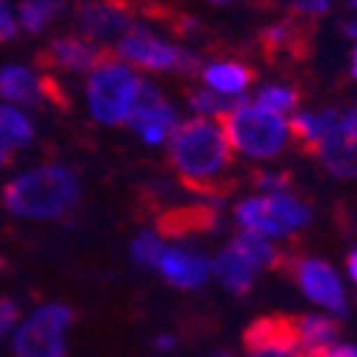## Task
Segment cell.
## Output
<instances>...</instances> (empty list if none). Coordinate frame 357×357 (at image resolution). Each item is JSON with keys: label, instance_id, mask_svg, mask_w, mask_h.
Wrapping results in <instances>:
<instances>
[{"label": "cell", "instance_id": "cell-21", "mask_svg": "<svg viewBox=\"0 0 357 357\" xmlns=\"http://www.w3.org/2000/svg\"><path fill=\"white\" fill-rule=\"evenodd\" d=\"M35 140V123L23 109L0 103V143H3L9 152L12 149H23Z\"/></svg>", "mask_w": 357, "mask_h": 357}, {"label": "cell", "instance_id": "cell-3", "mask_svg": "<svg viewBox=\"0 0 357 357\" xmlns=\"http://www.w3.org/2000/svg\"><path fill=\"white\" fill-rule=\"evenodd\" d=\"M226 140L234 155H243L249 160H272L278 158L291 140L289 117L272 114L255 103L237 100L231 112L220 121Z\"/></svg>", "mask_w": 357, "mask_h": 357}, {"label": "cell", "instance_id": "cell-13", "mask_svg": "<svg viewBox=\"0 0 357 357\" xmlns=\"http://www.w3.org/2000/svg\"><path fill=\"white\" fill-rule=\"evenodd\" d=\"M155 272L174 289H186L195 291L200 289L206 280H209V260H206L200 252L186 249V246H163L158 263H155Z\"/></svg>", "mask_w": 357, "mask_h": 357}, {"label": "cell", "instance_id": "cell-1", "mask_svg": "<svg viewBox=\"0 0 357 357\" xmlns=\"http://www.w3.org/2000/svg\"><path fill=\"white\" fill-rule=\"evenodd\" d=\"M166 146L172 169L195 192H212L231 169L234 152L226 140L220 121L192 117V121L177 123Z\"/></svg>", "mask_w": 357, "mask_h": 357}, {"label": "cell", "instance_id": "cell-36", "mask_svg": "<svg viewBox=\"0 0 357 357\" xmlns=\"http://www.w3.org/2000/svg\"><path fill=\"white\" fill-rule=\"evenodd\" d=\"M212 357H234V354H231V351H215Z\"/></svg>", "mask_w": 357, "mask_h": 357}, {"label": "cell", "instance_id": "cell-10", "mask_svg": "<svg viewBox=\"0 0 357 357\" xmlns=\"http://www.w3.org/2000/svg\"><path fill=\"white\" fill-rule=\"evenodd\" d=\"M357 112L354 106L337 112V123L335 129L329 132V137H326L314 152L320 158V163L329 169L335 177H351L354 169H357Z\"/></svg>", "mask_w": 357, "mask_h": 357}, {"label": "cell", "instance_id": "cell-15", "mask_svg": "<svg viewBox=\"0 0 357 357\" xmlns=\"http://www.w3.org/2000/svg\"><path fill=\"white\" fill-rule=\"evenodd\" d=\"M100 49L98 43L86 40L83 35H69V38H57L49 52H46V61L49 66H54L57 72H69V75H89L98 61H100Z\"/></svg>", "mask_w": 357, "mask_h": 357}, {"label": "cell", "instance_id": "cell-5", "mask_svg": "<svg viewBox=\"0 0 357 357\" xmlns=\"http://www.w3.org/2000/svg\"><path fill=\"white\" fill-rule=\"evenodd\" d=\"M234 220L241 231L275 243L303 231L312 220V209L297 195H291V189L275 195H249L234 206Z\"/></svg>", "mask_w": 357, "mask_h": 357}, {"label": "cell", "instance_id": "cell-29", "mask_svg": "<svg viewBox=\"0 0 357 357\" xmlns=\"http://www.w3.org/2000/svg\"><path fill=\"white\" fill-rule=\"evenodd\" d=\"M297 17H320L332 9V0H291Z\"/></svg>", "mask_w": 357, "mask_h": 357}, {"label": "cell", "instance_id": "cell-7", "mask_svg": "<svg viewBox=\"0 0 357 357\" xmlns=\"http://www.w3.org/2000/svg\"><path fill=\"white\" fill-rule=\"evenodd\" d=\"M114 43H117L114 46L117 61H123L132 69H143V72H195L197 69L195 54L183 52L181 46H174L172 40L155 32H149V29L132 26Z\"/></svg>", "mask_w": 357, "mask_h": 357}, {"label": "cell", "instance_id": "cell-19", "mask_svg": "<svg viewBox=\"0 0 357 357\" xmlns=\"http://www.w3.org/2000/svg\"><path fill=\"white\" fill-rule=\"evenodd\" d=\"M209 272H212V275L218 278V283H220L223 289H229L231 294H246V291H252L255 278H257V272L252 269V266H249L246 260L237 257L229 246H226L223 252H218V257L209 263Z\"/></svg>", "mask_w": 357, "mask_h": 357}, {"label": "cell", "instance_id": "cell-17", "mask_svg": "<svg viewBox=\"0 0 357 357\" xmlns=\"http://www.w3.org/2000/svg\"><path fill=\"white\" fill-rule=\"evenodd\" d=\"M200 80L206 89H212V92H218L229 100H237L252 86V69L241 61L223 57V61H212V63L200 66Z\"/></svg>", "mask_w": 357, "mask_h": 357}, {"label": "cell", "instance_id": "cell-14", "mask_svg": "<svg viewBox=\"0 0 357 357\" xmlns=\"http://www.w3.org/2000/svg\"><path fill=\"white\" fill-rule=\"evenodd\" d=\"M0 100L17 109L38 106L40 100H49V80L29 66L9 63L0 69Z\"/></svg>", "mask_w": 357, "mask_h": 357}, {"label": "cell", "instance_id": "cell-34", "mask_svg": "<svg viewBox=\"0 0 357 357\" xmlns=\"http://www.w3.org/2000/svg\"><path fill=\"white\" fill-rule=\"evenodd\" d=\"M206 3H215V6H226V3H237V0H206Z\"/></svg>", "mask_w": 357, "mask_h": 357}, {"label": "cell", "instance_id": "cell-30", "mask_svg": "<svg viewBox=\"0 0 357 357\" xmlns=\"http://www.w3.org/2000/svg\"><path fill=\"white\" fill-rule=\"evenodd\" d=\"M17 35V17H15V9L0 0V40H12Z\"/></svg>", "mask_w": 357, "mask_h": 357}, {"label": "cell", "instance_id": "cell-25", "mask_svg": "<svg viewBox=\"0 0 357 357\" xmlns=\"http://www.w3.org/2000/svg\"><path fill=\"white\" fill-rule=\"evenodd\" d=\"M166 241H163V234L158 231H143L135 237V243H132V257L137 266H143V269H155V263L163 252Z\"/></svg>", "mask_w": 357, "mask_h": 357}, {"label": "cell", "instance_id": "cell-28", "mask_svg": "<svg viewBox=\"0 0 357 357\" xmlns=\"http://www.w3.org/2000/svg\"><path fill=\"white\" fill-rule=\"evenodd\" d=\"M17 320H20L17 303L9 301V297H3V301H0V340H3L6 335H12V329L17 326Z\"/></svg>", "mask_w": 357, "mask_h": 357}, {"label": "cell", "instance_id": "cell-9", "mask_svg": "<svg viewBox=\"0 0 357 357\" xmlns=\"http://www.w3.org/2000/svg\"><path fill=\"white\" fill-rule=\"evenodd\" d=\"M126 123L132 126V132L146 146H166L169 135L174 132V126L181 121H177L174 106L169 103V98L160 92V89L155 83L143 80L137 103H135V109H132Z\"/></svg>", "mask_w": 357, "mask_h": 357}, {"label": "cell", "instance_id": "cell-27", "mask_svg": "<svg viewBox=\"0 0 357 357\" xmlns=\"http://www.w3.org/2000/svg\"><path fill=\"white\" fill-rule=\"evenodd\" d=\"M257 192L260 195H275V192H289V177L278 172H260L257 174Z\"/></svg>", "mask_w": 357, "mask_h": 357}, {"label": "cell", "instance_id": "cell-24", "mask_svg": "<svg viewBox=\"0 0 357 357\" xmlns=\"http://www.w3.org/2000/svg\"><path fill=\"white\" fill-rule=\"evenodd\" d=\"M234 103L237 100H229V98L212 92V89H206V86L195 89V92L189 95V106H192L195 117H206V121H223Z\"/></svg>", "mask_w": 357, "mask_h": 357}, {"label": "cell", "instance_id": "cell-4", "mask_svg": "<svg viewBox=\"0 0 357 357\" xmlns=\"http://www.w3.org/2000/svg\"><path fill=\"white\" fill-rule=\"evenodd\" d=\"M143 77L117 57H100L86 75V109L100 126H121L137 103Z\"/></svg>", "mask_w": 357, "mask_h": 357}, {"label": "cell", "instance_id": "cell-31", "mask_svg": "<svg viewBox=\"0 0 357 357\" xmlns=\"http://www.w3.org/2000/svg\"><path fill=\"white\" fill-rule=\"evenodd\" d=\"M346 275H349V280H357V252L354 249L346 255Z\"/></svg>", "mask_w": 357, "mask_h": 357}, {"label": "cell", "instance_id": "cell-12", "mask_svg": "<svg viewBox=\"0 0 357 357\" xmlns=\"http://www.w3.org/2000/svg\"><path fill=\"white\" fill-rule=\"evenodd\" d=\"M246 357H301L294 343V320L289 317H260L246 329Z\"/></svg>", "mask_w": 357, "mask_h": 357}, {"label": "cell", "instance_id": "cell-2", "mask_svg": "<svg viewBox=\"0 0 357 357\" xmlns=\"http://www.w3.org/2000/svg\"><path fill=\"white\" fill-rule=\"evenodd\" d=\"M80 197L75 169L63 163H43L15 174L3 189V206L23 220H61Z\"/></svg>", "mask_w": 357, "mask_h": 357}, {"label": "cell", "instance_id": "cell-16", "mask_svg": "<svg viewBox=\"0 0 357 357\" xmlns=\"http://www.w3.org/2000/svg\"><path fill=\"white\" fill-rule=\"evenodd\" d=\"M294 343L301 357H320L337 343V323L332 314H303L294 320Z\"/></svg>", "mask_w": 357, "mask_h": 357}, {"label": "cell", "instance_id": "cell-33", "mask_svg": "<svg viewBox=\"0 0 357 357\" xmlns=\"http://www.w3.org/2000/svg\"><path fill=\"white\" fill-rule=\"evenodd\" d=\"M9 155H12V152H9V149H6L3 143H0V169H3V166L9 163Z\"/></svg>", "mask_w": 357, "mask_h": 357}, {"label": "cell", "instance_id": "cell-35", "mask_svg": "<svg viewBox=\"0 0 357 357\" xmlns=\"http://www.w3.org/2000/svg\"><path fill=\"white\" fill-rule=\"evenodd\" d=\"M349 72H351V75H357V61H354V54L349 57Z\"/></svg>", "mask_w": 357, "mask_h": 357}, {"label": "cell", "instance_id": "cell-23", "mask_svg": "<svg viewBox=\"0 0 357 357\" xmlns=\"http://www.w3.org/2000/svg\"><path fill=\"white\" fill-rule=\"evenodd\" d=\"M252 103L266 109V112H272V114L291 117L297 112V103H301V95H297V89H291L286 83H266L260 92L255 95Z\"/></svg>", "mask_w": 357, "mask_h": 357}, {"label": "cell", "instance_id": "cell-18", "mask_svg": "<svg viewBox=\"0 0 357 357\" xmlns=\"http://www.w3.org/2000/svg\"><path fill=\"white\" fill-rule=\"evenodd\" d=\"M337 112L340 109H314V112H294L289 117V132L297 137L306 149H317L329 132L337 123Z\"/></svg>", "mask_w": 357, "mask_h": 357}, {"label": "cell", "instance_id": "cell-32", "mask_svg": "<svg viewBox=\"0 0 357 357\" xmlns=\"http://www.w3.org/2000/svg\"><path fill=\"white\" fill-rule=\"evenodd\" d=\"M174 343H177V340H174V335H158V337H155V346H158L160 351H172V349H174Z\"/></svg>", "mask_w": 357, "mask_h": 357}, {"label": "cell", "instance_id": "cell-22", "mask_svg": "<svg viewBox=\"0 0 357 357\" xmlns=\"http://www.w3.org/2000/svg\"><path fill=\"white\" fill-rule=\"evenodd\" d=\"M61 9H63L61 0H23L15 17H17V26L23 29V32L38 35L57 15H61Z\"/></svg>", "mask_w": 357, "mask_h": 357}, {"label": "cell", "instance_id": "cell-26", "mask_svg": "<svg viewBox=\"0 0 357 357\" xmlns=\"http://www.w3.org/2000/svg\"><path fill=\"white\" fill-rule=\"evenodd\" d=\"M263 40H266V49L269 52H286V49H294L297 43V26L294 23H278V26H269L263 32Z\"/></svg>", "mask_w": 357, "mask_h": 357}, {"label": "cell", "instance_id": "cell-11", "mask_svg": "<svg viewBox=\"0 0 357 357\" xmlns=\"http://www.w3.org/2000/svg\"><path fill=\"white\" fill-rule=\"evenodd\" d=\"M77 26L86 40H117L132 29V12L123 0H86L77 12Z\"/></svg>", "mask_w": 357, "mask_h": 357}, {"label": "cell", "instance_id": "cell-8", "mask_svg": "<svg viewBox=\"0 0 357 357\" xmlns=\"http://www.w3.org/2000/svg\"><path fill=\"white\" fill-rule=\"evenodd\" d=\"M294 283L301 286V291L309 297L314 306L323 309V314L343 317L349 312V294L343 286V278L332 263H326L320 257H301L291 266Z\"/></svg>", "mask_w": 357, "mask_h": 357}, {"label": "cell", "instance_id": "cell-6", "mask_svg": "<svg viewBox=\"0 0 357 357\" xmlns=\"http://www.w3.org/2000/svg\"><path fill=\"white\" fill-rule=\"evenodd\" d=\"M75 314L66 303H43L12 329L15 357H66V332Z\"/></svg>", "mask_w": 357, "mask_h": 357}, {"label": "cell", "instance_id": "cell-20", "mask_svg": "<svg viewBox=\"0 0 357 357\" xmlns=\"http://www.w3.org/2000/svg\"><path fill=\"white\" fill-rule=\"evenodd\" d=\"M229 249H231L237 257H241V260H246L257 275L266 272V269H275V266L283 260L280 252H278V246H275L272 241H266V237H257V234H249V231H237L234 241L229 243Z\"/></svg>", "mask_w": 357, "mask_h": 357}]
</instances>
